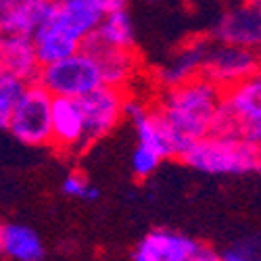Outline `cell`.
<instances>
[{
    "mask_svg": "<svg viewBox=\"0 0 261 261\" xmlns=\"http://www.w3.org/2000/svg\"><path fill=\"white\" fill-rule=\"evenodd\" d=\"M201 75L222 90L232 88L253 75H259V53L222 42H209Z\"/></svg>",
    "mask_w": 261,
    "mask_h": 261,
    "instance_id": "52a82bcc",
    "label": "cell"
},
{
    "mask_svg": "<svg viewBox=\"0 0 261 261\" xmlns=\"http://www.w3.org/2000/svg\"><path fill=\"white\" fill-rule=\"evenodd\" d=\"M211 134L261 142V80L253 75L222 92Z\"/></svg>",
    "mask_w": 261,
    "mask_h": 261,
    "instance_id": "3957f363",
    "label": "cell"
},
{
    "mask_svg": "<svg viewBox=\"0 0 261 261\" xmlns=\"http://www.w3.org/2000/svg\"><path fill=\"white\" fill-rule=\"evenodd\" d=\"M163 157L157 153V150L136 144L134 153H132V171L136 178H150L153 173L159 169Z\"/></svg>",
    "mask_w": 261,
    "mask_h": 261,
    "instance_id": "ffe728a7",
    "label": "cell"
},
{
    "mask_svg": "<svg viewBox=\"0 0 261 261\" xmlns=\"http://www.w3.org/2000/svg\"><path fill=\"white\" fill-rule=\"evenodd\" d=\"M50 144L65 153L84 150V123L75 98L53 96L50 105Z\"/></svg>",
    "mask_w": 261,
    "mask_h": 261,
    "instance_id": "30bf717a",
    "label": "cell"
},
{
    "mask_svg": "<svg viewBox=\"0 0 261 261\" xmlns=\"http://www.w3.org/2000/svg\"><path fill=\"white\" fill-rule=\"evenodd\" d=\"M40 63L28 36H0V73L36 82Z\"/></svg>",
    "mask_w": 261,
    "mask_h": 261,
    "instance_id": "2e32d148",
    "label": "cell"
},
{
    "mask_svg": "<svg viewBox=\"0 0 261 261\" xmlns=\"http://www.w3.org/2000/svg\"><path fill=\"white\" fill-rule=\"evenodd\" d=\"M30 40H32V46H34V53H36L40 67L42 65L55 63L59 59L69 57L71 53L82 48V42L73 34H69L67 30H65L53 15H48V19L44 21V23L30 36Z\"/></svg>",
    "mask_w": 261,
    "mask_h": 261,
    "instance_id": "5bb4252c",
    "label": "cell"
},
{
    "mask_svg": "<svg viewBox=\"0 0 261 261\" xmlns=\"http://www.w3.org/2000/svg\"><path fill=\"white\" fill-rule=\"evenodd\" d=\"M63 192L71 199H82V201H96L98 199V188L80 171H73L63 180Z\"/></svg>",
    "mask_w": 261,
    "mask_h": 261,
    "instance_id": "44dd1931",
    "label": "cell"
},
{
    "mask_svg": "<svg viewBox=\"0 0 261 261\" xmlns=\"http://www.w3.org/2000/svg\"><path fill=\"white\" fill-rule=\"evenodd\" d=\"M0 255L9 261H40L44 257V245L34 228L7 224L0 230Z\"/></svg>",
    "mask_w": 261,
    "mask_h": 261,
    "instance_id": "e0dca14e",
    "label": "cell"
},
{
    "mask_svg": "<svg viewBox=\"0 0 261 261\" xmlns=\"http://www.w3.org/2000/svg\"><path fill=\"white\" fill-rule=\"evenodd\" d=\"M249 3H257V5H259V3H261V0H249Z\"/></svg>",
    "mask_w": 261,
    "mask_h": 261,
    "instance_id": "484cf974",
    "label": "cell"
},
{
    "mask_svg": "<svg viewBox=\"0 0 261 261\" xmlns=\"http://www.w3.org/2000/svg\"><path fill=\"white\" fill-rule=\"evenodd\" d=\"M53 11V0H0V36H32Z\"/></svg>",
    "mask_w": 261,
    "mask_h": 261,
    "instance_id": "8fae6325",
    "label": "cell"
},
{
    "mask_svg": "<svg viewBox=\"0 0 261 261\" xmlns=\"http://www.w3.org/2000/svg\"><path fill=\"white\" fill-rule=\"evenodd\" d=\"M88 40H94L102 46L111 48H123V50H134L136 44V25L132 15L127 13V9H115L105 13L100 19L98 28L92 32Z\"/></svg>",
    "mask_w": 261,
    "mask_h": 261,
    "instance_id": "ac0fdd59",
    "label": "cell"
},
{
    "mask_svg": "<svg viewBox=\"0 0 261 261\" xmlns=\"http://www.w3.org/2000/svg\"><path fill=\"white\" fill-rule=\"evenodd\" d=\"M207 48H209V40L194 38L184 42L171 55H167L155 69V77L161 88L165 90V88H171V86L184 84L192 77H199L203 71Z\"/></svg>",
    "mask_w": 261,
    "mask_h": 261,
    "instance_id": "9c48e42d",
    "label": "cell"
},
{
    "mask_svg": "<svg viewBox=\"0 0 261 261\" xmlns=\"http://www.w3.org/2000/svg\"><path fill=\"white\" fill-rule=\"evenodd\" d=\"M36 82L50 96L75 98V100L102 86L100 69L94 57L84 48L55 63L42 65L36 75Z\"/></svg>",
    "mask_w": 261,
    "mask_h": 261,
    "instance_id": "277c9868",
    "label": "cell"
},
{
    "mask_svg": "<svg viewBox=\"0 0 261 261\" xmlns=\"http://www.w3.org/2000/svg\"><path fill=\"white\" fill-rule=\"evenodd\" d=\"M199 241L173 230H153L136 245L132 261H186Z\"/></svg>",
    "mask_w": 261,
    "mask_h": 261,
    "instance_id": "4fadbf2b",
    "label": "cell"
},
{
    "mask_svg": "<svg viewBox=\"0 0 261 261\" xmlns=\"http://www.w3.org/2000/svg\"><path fill=\"white\" fill-rule=\"evenodd\" d=\"M220 261H261L257 238H247L232 245L224 255H220Z\"/></svg>",
    "mask_w": 261,
    "mask_h": 261,
    "instance_id": "7402d4cb",
    "label": "cell"
},
{
    "mask_svg": "<svg viewBox=\"0 0 261 261\" xmlns=\"http://www.w3.org/2000/svg\"><path fill=\"white\" fill-rule=\"evenodd\" d=\"M82 48L88 50L94 57L98 69H100L102 86L125 90L127 86L134 82V75L138 71V61H136L134 50L102 46L94 40H86Z\"/></svg>",
    "mask_w": 261,
    "mask_h": 261,
    "instance_id": "7c38bea8",
    "label": "cell"
},
{
    "mask_svg": "<svg viewBox=\"0 0 261 261\" xmlns=\"http://www.w3.org/2000/svg\"><path fill=\"white\" fill-rule=\"evenodd\" d=\"M25 84H28V82L19 80V77L0 73V129L7 127L9 113H11L15 100L19 98L21 90L25 88Z\"/></svg>",
    "mask_w": 261,
    "mask_h": 261,
    "instance_id": "d6986e66",
    "label": "cell"
},
{
    "mask_svg": "<svg viewBox=\"0 0 261 261\" xmlns=\"http://www.w3.org/2000/svg\"><path fill=\"white\" fill-rule=\"evenodd\" d=\"M125 90L111 88V86H100V88L77 98L84 123V148L107 138L125 119Z\"/></svg>",
    "mask_w": 261,
    "mask_h": 261,
    "instance_id": "8992f818",
    "label": "cell"
},
{
    "mask_svg": "<svg viewBox=\"0 0 261 261\" xmlns=\"http://www.w3.org/2000/svg\"><path fill=\"white\" fill-rule=\"evenodd\" d=\"M0 230H3V224H0Z\"/></svg>",
    "mask_w": 261,
    "mask_h": 261,
    "instance_id": "83f0119b",
    "label": "cell"
},
{
    "mask_svg": "<svg viewBox=\"0 0 261 261\" xmlns=\"http://www.w3.org/2000/svg\"><path fill=\"white\" fill-rule=\"evenodd\" d=\"M94 3H96L105 13H109V11H115V9H123L127 0H94Z\"/></svg>",
    "mask_w": 261,
    "mask_h": 261,
    "instance_id": "cb8c5ba5",
    "label": "cell"
},
{
    "mask_svg": "<svg viewBox=\"0 0 261 261\" xmlns=\"http://www.w3.org/2000/svg\"><path fill=\"white\" fill-rule=\"evenodd\" d=\"M186 261H220V255H217V251H213L211 247L199 243L197 249H194V251L186 257Z\"/></svg>",
    "mask_w": 261,
    "mask_h": 261,
    "instance_id": "603a6c76",
    "label": "cell"
},
{
    "mask_svg": "<svg viewBox=\"0 0 261 261\" xmlns=\"http://www.w3.org/2000/svg\"><path fill=\"white\" fill-rule=\"evenodd\" d=\"M222 92L224 90L217 88L213 82L199 75L165 88L159 96L155 113L176 142L180 157L190 142L211 134Z\"/></svg>",
    "mask_w": 261,
    "mask_h": 261,
    "instance_id": "6da1fadb",
    "label": "cell"
},
{
    "mask_svg": "<svg viewBox=\"0 0 261 261\" xmlns=\"http://www.w3.org/2000/svg\"><path fill=\"white\" fill-rule=\"evenodd\" d=\"M180 159L207 176H249L261 167V148L241 138L207 134L190 142Z\"/></svg>",
    "mask_w": 261,
    "mask_h": 261,
    "instance_id": "7a4b0ae2",
    "label": "cell"
},
{
    "mask_svg": "<svg viewBox=\"0 0 261 261\" xmlns=\"http://www.w3.org/2000/svg\"><path fill=\"white\" fill-rule=\"evenodd\" d=\"M50 15L84 44L98 28L105 11L94 0H53Z\"/></svg>",
    "mask_w": 261,
    "mask_h": 261,
    "instance_id": "9a60e30c",
    "label": "cell"
},
{
    "mask_svg": "<svg viewBox=\"0 0 261 261\" xmlns=\"http://www.w3.org/2000/svg\"><path fill=\"white\" fill-rule=\"evenodd\" d=\"M215 42L259 50L261 44V9L257 3L243 0L217 17L213 28Z\"/></svg>",
    "mask_w": 261,
    "mask_h": 261,
    "instance_id": "ba28073f",
    "label": "cell"
},
{
    "mask_svg": "<svg viewBox=\"0 0 261 261\" xmlns=\"http://www.w3.org/2000/svg\"><path fill=\"white\" fill-rule=\"evenodd\" d=\"M50 105L53 96L38 82H28L11 109L5 129L25 146L50 144Z\"/></svg>",
    "mask_w": 261,
    "mask_h": 261,
    "instance_id": "5b68a950",
    "label": "cell"
},
{
    "mask_svg": "<svg viewBox=\"0 0 261 261\" xmlns=\"http://www.w3.org/2000/svg\"><path fill=\"white\" fill-rule=\"evenodd\" d=\"M0 261H5V257H3V255H0Z\"/></svg>",
    "mask_w": 261,
    "mask_h": 261,
    "instance_id": "4316f807",
    "label": "cell"
},
{
    "mask_svg": "<svg viewBox=\"0 0 261 261\" xmlns=\"http://www.w3.org/2000/svg\"><path fill=\"white\" fill-rule=\"evenodd\" d=\"M142 3H150V5H153V3H161V0H142Z\"/></svg>",
    "mask_w": 261,
    "mask_h": 261,
    "instance_id": "d4e9b609",
    "label": "cell"
}]
</instances>
